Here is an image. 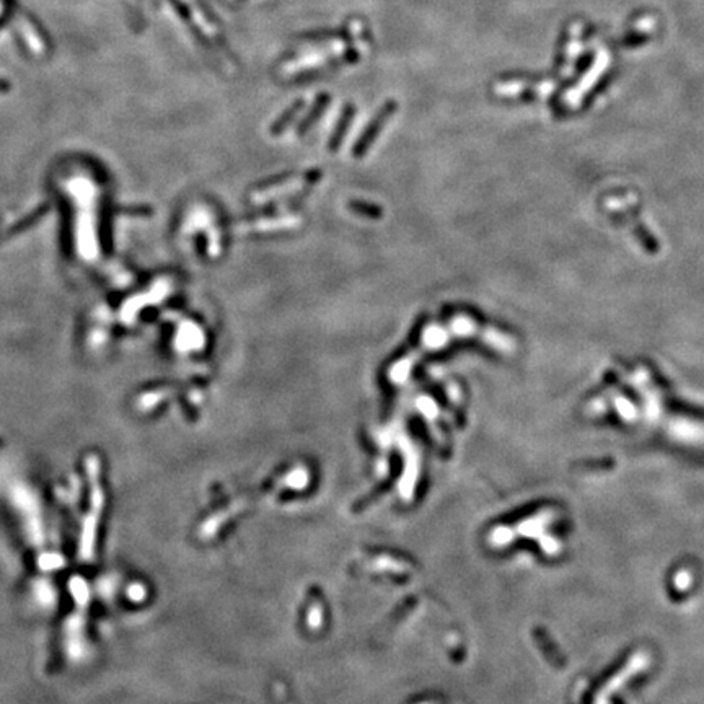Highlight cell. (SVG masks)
<instances>
[{"label":"cell","instance_id":"6da1fadb","mask_svg":"<svg viewBox=\"0 0 704 704\" xmlns=\"http://www.w3.org/2000/svg\"><path fill=\"white\" fill-rule=\"evenodd\" d=\"M69 592L74 598L75 610L64 621V650L72 662H80L88 654L87 636H85V623H87L85 620H87V608L90 603V587L87 580L80 575L70 577Z\"/></svg>","mask_w":704,"mask_h":704},{"label":"cell","instance_id":"7a4b0ae2","mask_svg":"<svg viewBox=\"0 0 704 704\" xmlns=\"http://www.w3.org/2000/svg\"><path fill=\"white\" fill-rule=\"evenodd\" d=\"M87 477L90 483V509L83 517L82 530L79 540V558L83 563H90L95 558V546H97L98 523L104 509V491L99 483V461L97 455H88L85 460Z\"/></svg>","mask_w":704,"mask_h":704},{"label":"cell","instance_id":"3957f363","mask_svg":"<svg viewBox=\"0 0 704 704\" xmlns=\"http://www.w3.org/2000/svg\"><path fill=\"white\" fill-rule=\"evenodd\" d=\"M8 499L22 518L23 531L31 545L45 543V523H42L41 502L38 494L25 483H13L8 491Z\"/></svg>","mask_w":704,"mask_h":704},{"label":"cell","instance_id":"277c9868","mask_svg":"<svg viewBox=\"0 0 704 704\" xmlns=\"http://www.w3.org/2000/svg\"><path fill=\"white\" fill-rule=\"evenodd\" d=\"M394 111H397V103H394V102L385 103V106L382 109H380V113H377V116L374 118V121L370 122L367 129H365L364 136L359 139L358 145H355V149H354V154L355 155L360 157V155L364 154L365 150L369 149L370 145H372L374 139H375V137H377L378 132L382 131V127L385 126V122H387L390 120V118L393 116Z\"/></svg>","mask_w":704,"mask_h":704},{"label":"cell","instance_id":"5b68a950","mask_svg":"<svg viewBox=\"0 0 704 704\" xmlns=\"http://www.w3.org/2000/svg\"><path fill=\"white\" fill-rule=\"evenodd\" d=\"M33 593H35L36 602L45 608L54 607V603L57 600L54 585H51L49 580L46 579L35 580V584H33Z\"/></svg>","mask_w":704,"mask_h":704},{"label":"cell","instance_id":"8992f818","mask_svg":"<svg viewBox=\"0 0 704 704\" xmlns=\"http://www.w3.org/2000/svg\"><path fill=\"white\" fill-rule=\"evenodd\" d=\"M303 104H305V103H303V99H298V102L294 103L292 106H290V108L287 109V111H284L282 114H280L279 120L274 122L273 127H271V132H273L274 136L282 134L285 127H287V126L290 125V122L294 121V118H296L297 114L301 113V109L303 108Z\"/></svg>","mask_w":704,"mask_h":704},{"label":"cell","instance_id":"52a82bcc","mask_svg":"<svg viewBox=\"0 0 704 704\" xmlns=\"http://www.w3.org/2000/svg\"><path fill=\"white\" fill-rule=\"evenodd\" d=\"M328 103H330V97H328V95H320V97L317 98V103L313 104V109L307 114V118L301 122V126H298V134H301V132H305L308 127L312 126V122H315L318 120V116H320L323 109L328 106Z\"/></svg>","mask_w":704,"mask_h":704},{"label":"cell","instance_id":"ba28073f","mask_svg":"<svg viewBox=\"0 0 704 704\" xmlns=\"http://www.w3.org/2000/svg\"><path fill=\"white\" fill-rule=\"evenodd\" d=\"M352 114H354V108H351V106H347V108L344 109V113H342L339 125H337L336 131H335V134H333L331 141H330V147H331V150H336V149H337V145H339V142H341V139H342V136H344V132H346V129H347V126H349Z\"/></svg>","mask_w":704,"mask_h":704},{"label":"cell","instance_id":"9c48e42d","mask_svg":"<svg viewBox=\"0 0 704 704\" xmlns=\"http://www.w3.org/2000/svg\"><path fill=\"white\" fill-rule=\"evenodd\" d=\"M65 566V559L61 554L57 553H42L40 558H38V568L45 573H49V570L61 569Z\"/></svg>","mask_w":704,"mask_h":704},{"label":"cell","instance_id":"30bf717a","mask_svg":"<svg viewBox=\"0 0 704 704\" xmlns=\"http://www.w3.org/2000/svg\"><path fill=\"white\" fill-rule=\"evenodd\" d=\"M22 31L23 35H25V38L28 40V45H30V47L35 52H41L42 51V42H41V38H38V35L35 31H33L31 25L28 22L23 20L22 22Z\"/></svg>","mask_w":704,"mask_h":704},{"label":"cell","instance_id":"8fae6325","mask_svg":"<svg viewBox=\"0 0 704 704\" xmlns=\"http://www.w3.org/2000/svg\"><path fill=\"white\" fill-rule=\"evenodd\" d=\"M347 35H349V30L347 31H342V30H337V31H317V33H308V35H305V38H308V40H339V38H346Z\"/></svg>","mask_w":704,"mask_h":704},{"label":"cell","instance_id":"7c38bea8","mask_svg":"<svg viewBox=\"0 0 704 704\" xmlns=\"http://www.w3.org/2000/svg\"><path fill=\"white\" fill-rule=\"evenodd\" d=\"M127 595H129L131 600H134V602H141V600H144V598H145V589H144V585H141V584H134V585H131V587L127 589Z\"/></svg>","mask_w":704,"mask_h":704},{"label":"cell","instance_id":"4fadbf2b","mask_svg":"<svg viewBox=\"0 0 704 704\" xmlns=\"http://www.w3.org/2000/svg\"><path fill=\"white\" fill-rule=\"evenodd\" d=\"M0 10H2V3H0Z\"/></svg>","mask_w":704,"mask_h":704}]
</instances>
